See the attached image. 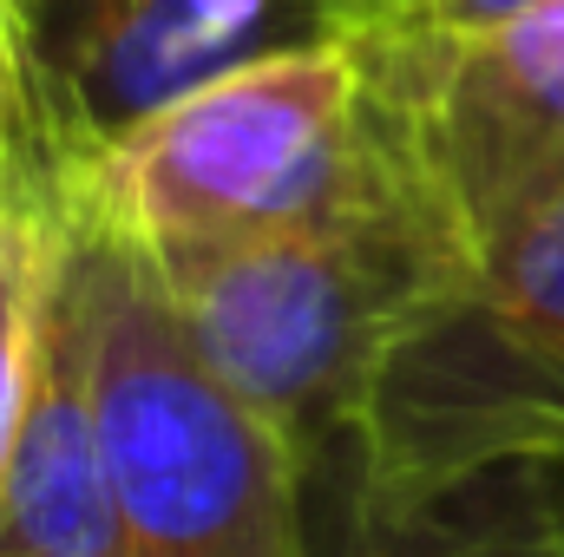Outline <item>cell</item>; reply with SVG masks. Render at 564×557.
<instances>
[{"instance_id":"1","label":"cell","mask_w":564,"mask_h":557,"mask_svg":"<svg viewBox=\"0 0 564 557\" xmlns=\"http://www.w3.org/2000/svg\"><path fill=\"white\" fill-rule=\"evenodd\" d=\"M119 557H315L308 472L197 348L158 270L119 230L53 204Z\"/></svg>"},{"instance_id":"2","label":"cell","mask_w":564,"mask_h":557,"mask_svg":"<svg viewBox=\"0 0 564 557\" xmlns=\"http://www.w3.org/2000/svg\"><path fill=\"white\" fill-rule=\"evenodd\" d=\"M144 263L210 368L289 439L308 479L355 446L381 361L408 321L473 270L401 157L381 197L328 223Z\"/></svg>"},{"instance_id":"3","label":"cell","mask_w":564,"mask_h":557,"mask_svg":"<svg viewBox=\"0 0 564 557\" xmlns=\"http://www.w3.org/2000/svg\"><path fill=\"white\" fill-rule=\"evenodd\" d=\"M394 177L348 40L250 59L99 151L46 204L93 217L144 256L224 250L328 223Z\"/></svg>"},{"instance_id":"4","label":"cell","mask_w":564,"mask_h":557,"mask_svg":"<svg viewBox=\"0 0 564 557\" xmlns=\"http://www.w3.org/2000/svg\"><path fill=\"white\" fill-rule=\"evenodd\" d=\"M381 499L564 466V210L446 282L388 348L355 433Z\"/></svg>"},{"instance_id":"5","label":"cell","mask_w":564,"mask_h":557,"mask_svg":"<svg viewBox=\"0 0 564 557\" xmlns=\"http://www.w3.org/2000/svg\"><path fill=\"white\" fill-rule=\"evenodd\" d=\"M375 132L466 256L564 210V0L486 33H341Z\"/></svg>"},{"instance_id":"6","label":"cell","mask_w":564,"mask_h":557,"mask_svg":"<svg viewBox=\"0 0 564 557\" xmlns=\"http://www.w3.org/2000/svg\"><path fill=\"white\" fill-rule=\"evenodd\" d=\"M0 13L20 86L7 190L53 197L197 86L341 40L348 0H0Z\"/></svg>"},{"instance_id":"7","label":"cell","mask_w":564,"mask_h":557,"mask_svg":"<svg viewBox=\"0 0 564 557\" xmlns=\"http://www.w3.org/2000/svg\"><path fill=\"white\" fill-rule=\"evenodd\" d=\"M0 557H119L86 341H79L73 288L59 270V223H53V276H46V315H40L33 414L0 485Z\"/></svg>"},{"instance_id":"8","label":"cell","mask_w":564,"mask_h":557,"mask_svg":"<svg viewBox=\"0 0 564 557\" xmlns=\"http://www.w3.org/2000/svg\"><path fill=\"white\" fill-rule=\"evenodd\" d=\"M315 557H564L545 466H506L426 499H381L361 452H335L308 479Z\"/></svg>"},{"instance_id":"9","label":"cell","mask_w":564,"mask_h":557,"mask_svg":"<svg viewBox=\"0 0 564 557\" xmlns=\"http://www.w3.org/2000/svg\"><path fill=\"white\" fill-rule=\"evenodd\" d=\"M46 276H53V204L13 190V210L0 230V485L33 414Z\"/></svg>"},{"instance_id":"10","label":"cell","mask_w":564,"mask_h":557,"mask_svg":"<svg viewBox=\"0 0 564 557\" xmlns=\"http://www.w3.org/2000/svg\"><path fill=\"white\" fill-rule=\"evenodd\" d=\"M539 0H348L341 33H486Z\"/></svg>"},{"instance_id":"11","label":"cell","mask_w":564,"mask_h":557,"mask_svg":"<svg viewBox=\"0 0 564 557\" xmlns=\"http://www.w3.org/2000/svg\"><path fill=\"white\" fill-rule=\"evenodd\" d=\"M13 112H20V86H13V40L0 13V184L13 177Z\"/></svg>"},{"instance_id":"12","label":"cell","mask_w":564,"mask_h":557,"mask_svg":"<svg viewBox=\"0 0 564 557\" xmlns=\"http://www.w3.org/2000/svg\"><path fill=\"white\" fill-rule=\"evenodd\" d=\"M552 499H558V532H564V466L552 472Z\"/></svg>"},{"instance_id":"13","label":"cell","mask_w":564,"mask_h":557,"mask_svg":"<svg viewBox=\"0 0 564 557\" xmlns=\"http://www.w3.org/2000/svg\"><path fill=\"white\" fill-rule=\"evenodd\" d=\"M7 210H13V190L0 184V230H7Z\"/></svg>"}]
</instances>
